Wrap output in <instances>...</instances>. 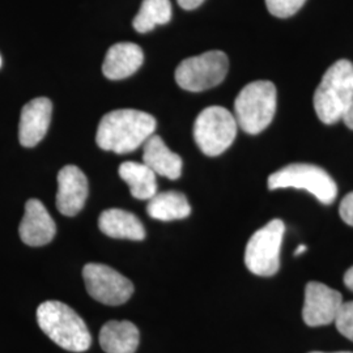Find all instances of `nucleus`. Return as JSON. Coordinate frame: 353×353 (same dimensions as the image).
I'll list each match as a JSON object with an SVG mask.
<instances>
[{"label": "nucleus", "mask_w": 353, "mask_h": 353, "mask_svg": "<svg viewBox=\"0 0 353 353\" xmlns=\"http://www.w3.org/2000/svg\"><path fill=\"white\" fill-rule=\"evenodd\" d=\"M306 252V246L305 245H301V246H299L297 248V250L294 252V255L297 256V255H300V254H303V252Z\"/></svg>", "instance_id": "bb28decb"}, {"label": "nucleus", "mask_w": 353, "mask_h": 353, "mask_svg": "<svg viewBox=\"0 0 353 353\" xmlns=\"http://www.w3.org/2000/svg\"><path fill=\"white\" fill-rule=\"evenodd\" d=\"M334 323L343 336L353 341V301L341 303Z\"/></svg>", "instance_id": "4be33fe9"}, {"label": "nucleus", "mask_w": 353, "mask_h": 353, "mask_svg": "<svg viewBox=\"0 0 353 353\" xmlns=\"http://www.w3.org/2000/svg\"><path fill=\"white\" fill-rule=\"evenodd\" d=\"M172 19L170 0H143L132 26L138 33H148L157 26H165Z\"/></svg>", "instance_id": "aec40b11"}, {"label": "nucleus", "mask_w": 353, "mask_h": 353, "mask_svg": "<svg viewBox=\"0 0 353 353\" xmlns=\"http://www.w3.org/2000/svg\"><path fill=\"white\" fill-rule=\"evenodd\" d=\"M37 322L45 335L65 351L85 352L92 345V336L85 322L65 303H41L37 309Z\"/></svg>", "instance_id": "f03ea898"}, {"label": "nucleus", "mask_w": 353, "mask_h": 353, "mask_svg": "<svg viewBox=\"0 0 353 353\" xmlns=\"http://www.w3.org/2000/svg\"><path fill=\"white\" fill-rule=\"evenodd\" d=\"M143 163L153 170L154 174L176 181L182 174V159L170 151L159 135H152L144 143Z\"/></svg>", "instance_id": "2eb2a0df"}, {"label": "nucleus", "mask_w": 353, "mask_h": 353, "mask_svg": "<svg viewBox=\"0 0 353 353\" xmlns=\"http://www.w3.org/2000/svg\"><path fill=\"white\" fill-rule=\"evenodd\" d=\"M57 208L61 214L72 217L79 214L88 198V179L75 165H67L58 173Z\"/></svg>", "instance_id": "9b49d317"}, {"label": "nucleus", "mask_w": 353, "mask_h": 353, "mask_svg": "<svg viewBox=\"0 0 353 353\" xmlns=\"http://www.w3.org/2000/svg\"><path fill=\"white\" fill-rule=\"evenodd\" d=\"M99 228L103 234L119 240L143 241L145 229L139 219L119 208L103 211L99 217Z\"/></svg>", "instance_id": "dca6fc26"}, {"label": "nucleus", "mask_w": 353, "mask_h": 353, "mask_svg": "<svg viewBox=\"0 0 353 353\" xmlns=\"http://www.w3.org/2000/svg\"><path fill=\"white\" fill-rule=\"evenodd\" d=\"M119 176L126 182L131 195L139 201H150L157 194L156 174L144 163L126 161L118 169Z\"/></svg>", "instance_id": "a211bd4d"}, {"label": "nucleus", "mask_w": 353, "mask_h": 353, "mask_svg": "<svg viewBox=\"0 0 353 353\" xmlns=\"http://www.w3.org/2000/svg\"><path fill=\"white\" fill-rule=\"evenodd\" d=\"M151 114L135 109H119L106 114L100 122L96 143L103 151L125 154L138 150L156 130Z\"/></svg>", "instance_id": "f257e3e1"}, {"label": "nucleus", "mask_w": 353, "mask_h": 353, "mask_svg": "<svg viewBox=\"0 0 353 353\" xmlns=\"http://www.w3.org/2000/svg\"><path fill=\"white\" fill-rule=\"evenodd\" d=\"M144 62L141 48L132 42L113 45L105 57L102 72L110 80H122L134 75Z\"/></svg>", "instance_id": "4468645a"}, {"label": "nucleus", "mask_w": 353, "mask_h": 353, "mask_svg": "<svg viewBox=\"0 0 353 353\" xmlns=\"http://www.w3.org/2000/svg\"><path fill=\"white\" fill-rule=\"evenodd\" d=\"M140 332L130 321H109L100 331V345L106 353H135Z\"/></svg>", "instance_id": "f3484780"}, {"label": "nucleus", "mask_w": 353, "mask_h": 353, "mask_svg": "<svg viewBox=\"0 0 353 353\" xmlns=\"http://www.w3.org/2000/svg\"><path fill=\"white\" fill-rule=\"evenodd\" d=\"M147 212L154 220L173 221L189 217L191 214L188 198L178 191L157 192L148 201Z\"/></svg>", "instance_id": "6ab92c4d"}, {"label": "nucleus", "mask_w": 353, "mask_h": 353, "mask_svg": "<svg viewBox=\"0 0 353 353\" xmlns=\"http://www.w3.org/2000/svg\"><path fill=\"white\" fill-rule=\"evenodd\" d=\"M176 1L181 8H183L186 11H191V10L198 8L204 0H176Z\"/></svg>", "instance_id": "b1692460"}, {"label": "nucleus", "mask_w": 353, "mask_h": 353, "mask_svg": "<svg viewBox=\"0 0 353 353\" xmlns=\"http://www.w3.org/2000/svg\"><path fill=\"white\" fill-rule=\"evenodd\" d=\"M229 68L227 54L207 51L198 57L182 61L176 70V84L189 92H203L214 88L225 79Z\"/></svg>", "instance_id": "6e6552de"}, {"label": "nucleus", "mask_w": 353, "mask_h": 353, "mask_svg": "<svg viewBox=\"0 0 353 353\" xmlns=\"http://www.w3.org/2000/svg\"><path fill=\"white\" fill-rule=\"evenodd\" d=\"M309 353H326V352H309ZM332 353H353V352H332Z\"/></svg>", "instance_id": "cd10ccee"}, {"label": "nucleus", "mask_w": 353, "mask_h": 353, "mask_svg": "<svg viewBox=\"0 0 353 353\" xmlns=\"http://www.w3.org/2000/svg\"><path fill=\"white\" fill-rule=\"evenodd\" d=\"M352 101L353 64L341 59L322 77L314 93V109L323 123L334 125L343 119Z\"/></svg>", "instance_id": "7ed1b4c3"}, {"label": "nucleus", "mask_w": 353, "mask_h": 353, "mask_svg": "<svg viewBox=\"0 0 353 353\" xmlns=\"http://www.w3.org/2000/svg\"><path fill=\"white\" fill-rule=\"evenodd\" d=\"M237 128L234 114L221 106H210L202 110L194 123V139L205 156L214 157L233 144Z\"/></svg>", "instance_id": "423d86ee"}, {"label": "nucleus", "mask_w": 353, "mask_h": 353, "mask_svg": "<svg viewBox=\"0 0 353 353\" xmlns=\"http://www.w3.org/2000/svg\"><path fill=\"white\" fill-rule=\"evenodd\" d=\"M284 233V223L275 219L252 234L245 250V265L252 274L270 278L278 272Z\"/></svg>", "instance_id": "0eeeda50"}, {"label": "nucleus", "mask_w": 353, "mask_h": 353, "mask_svg": "<svg viewBox=\"0 0 353 353\" xmlns=\"http://www.w3.org/2000/svg\"><path fill=\"white\" fill-rule=\"evenodd\" d=\"M52 103L46 97L28 102L21 110L19 123V140L26 148L36 147L48 134L50 126Z\"/></svg>", "instance_id": "ddd939ff"}, {"label": "nucleus", "mask_w": 353, "mask_h": 353, "mask_svg": "<svg viewBox=\"0 0 353 353\" xmlns=\"http://www.w3.org/2000/svg\"><path fill=\"white\" fill-rule=\"evenodd\" d=\"M83 279L89 296L103 305H123L134 294L131 280L109 265L88 263L83 268Z\"/></svg>", "instance_id": "1a4fd4ad"}, {"label": "nucleus", "mask_w": 353, "mask_h": 353, "mask_svg": "<svg viewBox=\"0 0 353 353\" xmlns=\"http://www.w3.org/2000/svg\"><path fill=\"white\" fill-rule=\"evenodd\" d=\"M278 92L274 83L258 80L241 90L234 101L237 125L248 134L256 135L271 125L276 112Z\"/></svg>", "instance_id": "20e7f679"}, {"label": "nucleus", "mask_w": 353, "mask_h": 353, "mask_svg": "<svg viewBox=\"0 0 353 353\" xmlns=\"http://www.w3.org/2000/svg\"><path fill=\"white\" fill-rule=\"evenodd\" d=\"M339 212H341V220L353 227V192L347 194L343 201L341 203V208H339Z\"/></svg>", "instance_id": "5701e85b"}, {"label": "nucleus", "mask_w": 353, "mask_h": 353, "mask_svg": "<svg viewBox=\"0 0 353 353\" xmlns=\"http://www.w3.org/2000/svg\"><path fill=\"white\" fill-rule=\"evenodd\" d=\"M0 67H1V57H0Z\"/></svg>", "instance_id": "c85d7f7f"}, {"label": "nucleus", "mask_w": 353, "mask_h": 353, "mask_svg": "<svg viewBox=\"0 0 353 353\" xmlns=\"http://www.w3.org/2000/svg\"><path fill=\"white\" fill-rule=\"evenodd\" d=\"M341 121L345 123V126L353 130V101L352 103L350 105L348 110H347L345 114H344V117H343V119H341Z\"/></svg>", "instance_id": "393cba45"}, {"label": "nucleus", "mask_w": 353, "mask_h": 353, "mask_svg": "<svg viewBox=\"0 0 353 353\" xmlns=\"http://www.w3.org/2000/svg\"><path fill=\"white\" fill-rule=\"evenodd\" d=\"M57 225L41 201L29 199L26 204V214L19 227L21 241L32 248L45 246L54 240Z\"/></svg>", "instance_id": "f8f14e48"}, {"label": "nucleus", "mask_w": 353, "mask_h": 353, "mask_svg": "<svg viewBox=\"0 0 353 353\" xmlns=\"http://www.w3.org/2000/svg\"><path fill=\"white\" fill-rule=\"evenodd\" d=\"M343 303L341 292L326 284L310 281L305 288L303 322L310 327L327 326L335 321Z\"/></svg>", "instance_id": "9d476101"}, {"label": "nucleus", "mask_w": 353, "mask_h": 353, "mask_svg": "<svg viewBox=\"0 0 353 353\" xmlns=\"http://www.w3.org/2000/svg\"><path fill=\"white\" fill-rule=\"evenodd\" d=\"M344 284H345V287H347L348 290H352L353 292V267H351V268L345 272V275H344Z\"/></svg>", "instance_id": "a878e982"}, {"label": "nucleus", "mask_w": 353, "mask_h": 353, "mask_svg": "<svg viewBox=\"0 0 353 353\" xmlns=\"http://www.w3.org/2000/svg\"><path fill=\"white\" fill-rule=\"evenodd\" d=\"M268 189L306 190L323 204H332L338 195L335 181L322 168L310 164H290L268 176Z\"/></svg>", "instance_id": "39448f33"}, {"label": "nucleus", "mask_w": 353, "mask_h": 353, "mask_svg": "<svg viewBox=\"0 0 353 353\" xmlns=\"http://www.w3.org/2000/svg\"><path fill=\"white\" fill-rule=\"evenodd\" d=\"M306 0H265V6L270 13L274 16L285 19L297 12Z\"/></svg>", "instance_id": "412c9836"}]
</instances>
